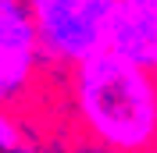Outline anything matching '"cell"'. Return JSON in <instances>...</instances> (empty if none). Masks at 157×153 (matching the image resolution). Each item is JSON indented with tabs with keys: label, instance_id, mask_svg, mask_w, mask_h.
Returning <instances> with one entry per match:
<instances>
[{
	"label": "cell",
	"instance_id": "cell-1",
	"mask_svg": "<svg viewBox=\"0 0 157 153\" xmlns=\"http://www.w3.org/2000/svg\"><path fill=\"white\" fill-rule=\"evenodd\" d=\"M68 89L78 125L107 153H150L157 135L154 71L125 61L114 50L68 68Z\"/></svg>",
	"mask_w": 157,
	"mask_h": 153
},
{
	"label": "cell",
	"instance_id": "cell-2",
	"mask_svg": "<svg viewBox=\"0 0 157 153\" xmlns=\"http://www.w3.org/2000/svg\"><path fill=\"white\" fill-rule=\"evenodd\" d=\"M43 64L75 68L107 50L114 0H25Z\"/></svg>",
	"mask_w": 157,
	"mask_h": 153
},
{
	"label": "cell",
	"instance_id": "cell-3",
	"mask_svg": "<svg viewBox=\"0 0 157 153\" xmlns=\"http://www.w3.org/2000/svg\"><path fill=\"white\" fill-rule=\"evenodd\" d=\"M43 75V54L25 0H0V107H21Z\"/></svg>",
	"mask_w": 157,
	"mask_h": 153
},
{
	"label": "cell",
	"instance_id": "cell-4",
	"mask_svg": "<svg viewBox=\"0 0 157 153\" xmlns=\"http://www.w3.org/2000/svg\"><path fill=\"white\" fill-rule=\"evenodd\" d=\"M107 50L157 71V0H114Z\"/></svg>",
	"mask_w": 157,
	"mask_h": 153
},
{
	"label": "cell",
	"instance_id": "cell-5",
	"mask_svg": "<svg viewBox=\"0 0 157 153\" xmlns=\"http://www.w3.org/2000/svg\"><path fill=\"white\" fill-rule=\"evenodd\" d=\"M18 143H25V128L18 125V118L11 114L7 107H0V153L14 150Z\"/></svg>",
	"mask_w": 157,
	"mask_h": 153
},
{
	"label": "cell",
	"instance_id": "cell-6",
	"mask_svg": "<svg viewBox=\"0 0 157 153\" xmlns=\"http://www.w3.org/2000/svg\"><path fill=\"white\" fill-rule=\"evenodd\" d=\"M7 153H39V146L25 139V143H18V146H14V150H7Z\"/></svg>",
	"mask_w": 157,
	"mask_h": 153
}]
</instances>
